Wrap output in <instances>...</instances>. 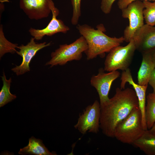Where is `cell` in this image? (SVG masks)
<instances>
[{
    "label": "cell",
    "mask_w": 155,
    "mask_h": 155,
    "mask_svg": "<svg viewBox=\"0 0 155 155\" xmlns=\"http://www.w3.org/2000/svg\"><path fill=\"white\" fill-rule=\"evenodd\" d=\"M17 44H14L9 41L5 37L3 31L2 25L0 26V58L6 53L13 54L17 51L18 47Z\"/></svg>",
    "instance_id": "obj_19"
},
{
    "label": "cell",
    "mask_w": 155,
    "mask_h": 155,
    "mask_svg": "<svg viewBox=\"0 0 155 155\" xmlns=\"http://www.w3.org/2000/svg\"><path fill=\"white\" fill-rule=\"evenodd\" d=\"M144 131L141 112L138 107L117 125L115 130L114 137L122 143L133 144Z\"/></svg>",
    "instance_id": "obj_3"
},
{
    "label": "cell",
    "mask_w": 155,
    "mask_h": 155,
    "mask_svg": "<svg viewBox=\"0 0 155 155\" xmlns=\"http://www.w3.org/2000/svg\"><path fill=\"white\" fill-rule=\"evenodd\" d=\"M100 106V128L105 135L114 138L117 126L139 107V103L134 90L118 88L114 96Z\"/></svg>",
    "instance_id": "obj_1"
},
{
    "label": "cell",
    "mask_w": 155,
    "mask_h": 155,
    "mask_svg": "<svg viewBox=\"0 0 155 155\" xmlns=\"http://www.w3.org/2000/svg\"><path fill=\"white\" fill-rule=\"evenodd\" d=\"M104 69H100L98 74L91 77L90 84L96 90L98 94L101 105L109 100L108 95L113 82L118 78L120 73L116 70L105 73Z\"/></svg>",
    "instance_id": "obj_9"
},
{
    "label": "cell",
    "mask_w": 155,
    "mask_h": 155,
    "mask_svg": "<svg viewBox=\"0 0 155 155\" xmlns=\"http://www.w3.org/2000/svg\"><path fill=\"white\" fill-rule=\"evenodd\" d=\"M3 82V86L0 92V107L4 106L7 103L15 99L16 96L11 94L10 91L11 83V78L7 80L4 72L1 77Z\"/></svg>",
    "instance_id": "obj_18"
},
{
    "label": "cell",
    "mask_w": 155,
    "mask_h": 155,
    "mask_svg": "<svg viewBox=\"0 0 155 155\" xmlns=\"http://www.w3.org/2000/svg\"><path fill=\"white\" fill-rule=\"evenodd\" d=\"M76 27L87 42L88 48L85 53L88 60L109 52L125 41L123 36L111 37L106 35L104 33L105 28L102 24L98 25L96 30L86 24H78Z\"/></svg>",
    "instance_id": "obj_2"
},
{
    "label": "cell",
    "mask_w": 155,
    "mask_h": 155,
    "mask_svg": "<svg viewBox=\"0 0 155 155\" xmlns=\"http://www.w3.org/2000/svg\"><path fill=\"white\" fill-rule=\"evenodd\" d=\"M148 84L153 88L152 92L155 94V68L152 73Z\"/></svg>",
    "instance_id": "obj_24"
},
{
    "label": "cell",
    "mask_w": 155,
    "mask_h": 155,
    "mask_svg": "<svg viewBox=\"0 0 155 155\" xmlns=\"http://www.w3.org/2000/svg\"><path fill=\"white\" fill-rule=\"evenodd\" d=\"M144 9L143 2L137 0L121 10L122 17L127 18L129 21L128 25L124 31L123 36L125 42H129L132 40L136 32L144 24Z\"/></svg>",
    "instance_id": "obj_6"
},
{
    "label": "cell",
    "mask_w": 155,
    "mask_h": 155,
    "mask_svg": "<svg viewBox=\"0 0 155 155\" xmlns=\"http://www.w3.org/2000/svg\"><path fill=\"white\" fill-rule=\"evenodd\" d=\"M137 0L141 1H155V0H119L117 3L118 8L121 10L126 8L128 5L132 2Z\"/></svg>",
    "instance_id": "obj_23"
},
{
    "label": "cell",
    "mask_w": 155,
    "mask_h": 155,
    "mask_svg": "<svg viewBox=\"0 0 155 155\" xmlns=\"http://www.w3.org/2000/svg\"><path fill=\"white\" fill-rule=\"evenodd\" d=\"M132 40L136 50L142 54L152 52L155 49V26L144 24Z\"/></svg>",
    "instance_id": "obj_12"
},
{
    "label": "cell",
    "mask_w": 155,
    "mask_h": 155,
    "mask_svg": "<svg viewBox=\"0 0 155 155\" xmlns=\"http://www.w3.org/2000/svg\"><path fill=\"white\" fill-rule=\"evenodd\" d=\"M35 40L34 38L32 37L27 44H22L18 47L19 51H17L16 53L22 57V61L20 65L16 66L11 69V70L17 75H22L29 71L30 63L36 53L51 44L50 42L47 43L46 42L37 43L35 42Z\"/></svg>",
    "instance_id": "obj_8"
},
{
    "label": "cell",
    "mask_w": 155,
    "mask_h": 155,
    "mask_svg": "<svg viewBox=\"0 0 155 155\" xmlns=\"http://www.w3.org/2000/svg\"><path fill=\"white\" fill-rule=\"evenodd\" d=\"M146 99L145 119L148 129L149 130L155 123V94L149 93Z\"/></svg>",
    "instance_id": "obj_17"
},
{
    "label": "cell",
    "mask_w": 155,
    "mask_h": 155,
    "mask_svg": "<svg viewBox=\"0 0 155 155\" xmlns=\"http://www.w3.org/2000/svg\"><path fill=\"white\" fill-rule=\"evenodd\" d=\"M120 88L124 89L126 83L131 85L134 89L137 97L139 107L142 117V123L144 130H148L145 119L146 92L148 86H142L136 83L133 81L130 69L128 68L123 71L121 78Z\"/></svg>",
    "instance_id": "obj_13"
},
{
    "label": "cell",
    "mask_w": 155,
    "mask_h": 155,
    "mask_svg": "<svg viewBox=\"0 0 155 155\" xmlns=\"http://www.w3.org/2000/svg\"><path fill=\"white\" fill-rule=\"evenodd\" d=\"M149 130L151 133H155V123H154L152 127Z\"/></svg>",
    "instance_id": "obj_26"
},
{
    "label": "cell",
    "mask_w": 155,
    "mask_h": 155,
    "mask_svg": "<svg viewBox=\"0 0 155 155\" xmlns=\"http://www.w3.org/2000/svg\"><path fill=\"white\" fill-rule=\"evenodd\" d=\"M88 48L87 42L82 36L71 44L60 45L58 49L51 53V58L45 65H50L52 67L64 65L69 61L80 60L82 57V53Z\"/></svg>",
    "instance_id": "obj_4"
},
{
    "label": "cell",
    "mask_w": 155,
    "mask_h": 155,
    "mask_svg": "<svg viewBox=\"0 0 155 155\" xmlns=\"http://www.w3.org/2000/svg\"><path fill=\"white\" fill-rule=\"evenodd\" d=\"M50 9L52 14V19L48 25L44 28L36 29L30 28L29 30L30 34L35 40H40L45 36H51L58 33H66L70 29L61 20L57 19L59 10L56 8L52 1L50 3Z\"/></svg>",
    "instance_id": "obj_10"
},
{
    "label": "cell",
    "mask_w": 155,
    "mask_h": 155,
    "mask_svg": "<svg viewBox=\"0 0 155 155\" xmlns=\"http://www.w3.org/2000/svg\"><path fill=\"white\" fill-rule=\"evenodd\" d=\"M142 59L137 73L138 84L148 86L152 73L155 68L151 57V52L142 54Z\"/></svg>",
    "instance_id": "obj_14"
},
{
    "label": "cell",
    "mask_w": 155,
    "mask_h": 155,
    "mask_svg": "<svg viewBox=\"0 0 155 155\" xmlns=\"http://www.w3.org/2000/svg\"><path fill=\"white\" fill-rule=\"evenodd\" d=\"M144 9L143 14L146 24L152 26H155V1H143Z\"/></svg>",
    "instance_id": "obj_20"
},
{
    "label": "cell",
    "mask_w": 155,
    "mask_h": 155,
    "mask_svg": "<svg viewBox=\"0 0 155 155\" xmlns=\"http://www.w3.org/2000/svg\"><path fill=\"white\" fill-rule=\"evenodd\" d=\"M81 0H71L73 13L71 22L74 25H77L81 15Z\"/></svg>",
    "instance_id": "obj_21"
},
{
    "label": "cell",
    "mask_w": 155,
    "mask_h": 155,
    "mask_svg": "<svg viewBox=\"0 0 155 155\" xmlns=\"http://www.w3.org/2000/svg\"><path fill=\"white\" fill-rule=\"evenodd\" d=\"M147 155H155V133L148 129L133 144Z\"/></svg>",
    "instance_id": "obj_15"
},
{
    "label": "cell",
    "mask_w": 155,
    "mask_h": 155,
    "mask_svg": "<svg viewBox=\"0 0 155 155\" xmlns=\"http://www.w3.org/2000/svg\"><path fill=\"white\" fill-rule=\"evenodd\" d=\"M152 61L155 65V49L151 52Z\"/></svg>",
    "instance_id": "obj_25"
},
{
    "label": "cell",
    "mask_w": 155,
    "mask_h": 155,
    "mask_svg": "<svg viewBox=\"0 0 155 155\" xmlns=\"http://www.w3.org/2000/svg\"><path fill=\"white\" fill-rule=\"evenodd\" d=\"M136 50L133 40L125 46L119 45L114 47L106 57L104 70L108 72L125 70L129 68Z\"/></svg>",
    "instance_id": "obj_5"
},
{
    "label": "cell",
    "mask_w": 155,
    "mask_h": 155,
    "mask_svg": "<svg viewBox=\"0 0 155 155\" xmlns=\"http://www.w3.org/2000/svg\"><path fill=\"white\" fill-rule=\"evenodd\" d=\"M116 0H101L100 9L105 14L110 13L114 3Z\"/></svg>",
    "instance_id": "obj_22"
},
{
    "label": "cell",
    "mask_w": 155,
    "mask_h": 155,
    "mask_svg": "<svg viewBox=\"0 0 155 155\" xmlns=\"http://www.w3.org/2000/svg\"><path fill=\"white\" fill-rule=\"evenodd\" d=\"M52 0H19V6L28 18L38 20L47 18Z\"/></svg>",
    "instance_id": "obj_11"
},
{
    "label": "cell",
    "mask_w": 155,
    "mask_h": 155,
    "mask_svg": "<svg viewBox=\"0 0 155 155\" xmlns=\"http://www.w3.org/2000/svg\"><path fill=\"white\" fill-rule=\"evenodd\" d=\"M100 103L97 100H95L79 115L78 122L74 127L83 134L87 132L97 133L100 128Z\"/></svg>",
    "instance_id": "obj_7"
},
{
    "label": "cell",
    "mask_w": 155,
    "mask_h": 155,
    "mask_svg": "<svg viewBox=\"0 0 155 155\" xmlns=\"http://www.w3.org/2000/svg\"><path fill=\"white\" fill-rule=\"evenodd\" d=\"M18 153L22 155H57L55 153L50 152L43 144L42 140L36 139L33 136L29 139L28 145L21 148Z\"/></svg>",
    "instance_id": "obj_16"
}]
</instances>
